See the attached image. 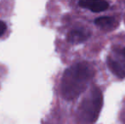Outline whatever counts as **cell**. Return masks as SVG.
<instances>
[{"label":"cell","mask_w":125,"mask_h":124,"mask_svg":"<svg viewBox=\"0 0 125 124\" xmlns=\"http://www.w3.org/2000/svg\"><path fill=\"white\" fill-rule=\"evenodd\" d=\"M94 76V68L88 63H77L68 68L61 80V94L64 99L72 100L78 97Z\"/></svg>","instance_id":"obj_1"},{"label":"cell","mask_w":125,"mask_h":124,"mask_svg":"<svg viewBox=\"0 0 125 124\" xmlns=\"http://www.w3.org/2000/svg\"><path fill=\"white\" fill-rule=\"evenodd\" d=\"M103 105V95L98 88H93L79 106L77 117L83 124H93L97 121Z\"/></svg>","instance_id":"obj_2"},{"label":"cell","mask_w":125,"mask_h":124,"mask_svg":"<svg viewBox=\"0 0 125 124\" xmlns=\"http://www.w3.org/2000/svg\"><path fill=\"white\" fill-rule=\"evenodd\" d=\"M79 6L85 8L94 13H100L109 8V3L105 0H80Z\"/></svg>","instance_id":"obj_3"},{"label":"cell","mask_w":125,"mask_h":124,"mask_svg":"<svg viewBox=\"0 0 125 124\" xmlns=\"http://www.w3.org/2000/svg\"><path fill=\"white\" fill-rule=\"evenodd\" d=\"M94 23L100 28L105 31H112L115 30L118 26V22L114 17L111 16H101L94 20Z\"/></svg>","instance_id":"obj_4"},{"label":"cell","mask_w":125,"mask_h":124,"mask_svg":"<svg viewBox=\"0 0 125 124\" xmlns=\"http://www.w3.org/2000/svg\"><path fill=\"white\" fill-rule=\"evenodd\" d=\"M90 34L89 31L82 29H77V30H73L69 32L67 37L68 42L73 44H77L81 43L83 42L86 41L89 38Z\"/></svg>","instance_id":"obj_5"},{"label":"cell","mask_w":125,"mask_h":124,"mask_svg":"<svg viewBox=\"0 0 125 124\" xmlns=\"http://www.w3.org/2000/svg\"><path fill=\"white\" fill-rule=\"evenodd\" d=\"M107 64H108V67L111 70V71L114 75H116L117 77L120 78V79H123V78L125 77V70L118 62L108 58Z\"/></svg>","instance_id":"obj_6"},{"label":"cell","mask_w":125,"mask_h":124,"mask_svg":"<svg viewBox=\"0 0 125 124\" xmlns=\"http://www.w3.org/2000/svg\"><path fill=\"white\" fill-rule=\"evenodd\" d=\"M5 30H6V24L0 20V37L4 33Z\"/></svg>","instance_id":"obj_7"},{"label":"cell","mask_w":125,"mask_h":124,"mask_svg":"<svg viewBox=\"0 0 125 124\" xmlns=\"http://www.w3.org/2000/svg\"><path fill=\"white\" fill-rule=\"evenodd\" d=\"M121 53H122V55H123V56H124V58H125V48H123V49H122V52H121Z\"/></svg>","instance_id":"obj_8"}]
</instances>
